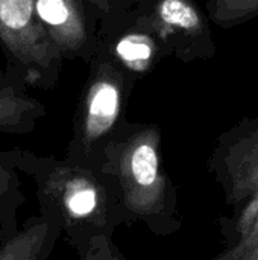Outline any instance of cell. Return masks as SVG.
Returning <instances> with one entry per match:
<instances>
[{
	"instance_id": "2e32d148",
	"label": "cell",
	"mask_w": 258,
	"mask_h": 260,
	"mask_svg": "<svg viewBox=\"0 0 258 260\" xmlns=\"http://www.w3.org/2000/svg\"><path fill=\"white\" fill-rule=\"evenodd\" d=\"M2 87H5V85H0V88H2Z\"/></svg>"
},
{
	"instance_id": "8fae6325",
	"label": "cell",
	"mask_w": 258,
	"mask_h": 260,
	"mask_svg": "<svg viewBox=\"0 0 258 260\" xmlns=\"http://www.w3.org/2000/svg\"><path fill=\"white\" fill-rule=\"evenodd\" d=\"M157 14L170 27L181 30H196L201 27V15L189 0H161Z\"/></svg>"
},
{
	"instance_id": "5b68a950",
	"label": "cell",
	"mask_w": 258,
	"mask_h": 260,
	"mask_svg": "<svg viewBox=\"0 0 258 260\" xmlns=\"http://www.w3.org/2000/svg\"><path fill=\"white\" fill-rule=\"evenodd\" d=\"M0 43L26 84L53 85L62 53L44 27L33 0H0Z\"/></svg>"
},
{
	"instance_id": "277c9868",
	"label": "cell",
	"mask_w": 258,
	"mask_h": 260,
	"mask_svg": "<svg viewBox=\"0 0 258 260\" xmlns=\"http://www.w3.org/2000/svg\"><path fill=\"white\" fill-rule=\"evenodd\" d=\"M123 102L122 78L113 66H99L79 102L64 158L100 172L103 152L123 123Z\"/></svg>"
},
{
	"instance_id": "7c38bea8",
	"label": "cell",
	"mask_w": 258,
	"mask_h": 260,
	"mask_svg": "<svg viewBox=\"0 0 258 260\" xmlns=\"http://www.w3.org/2000/svg\"><path fill=\"white\" fill-rule=\"evenodd\" d=\"M122 61L134 72H146L154 56V44L146 35H128L116 47Z\"/></svg>"
},
{
	"instance_id": "52a82bcc",
	"label": "cell",
	"mask_w": 258,
	"mask_h": 260,
	"mask_svg": "<svg viewBox=\"0 0 258 260\" xmlns=\"http://www.w3.org/2000/svg\"><path fill=\"white\" fill-rule=\"evenodd\" d=\"M62 230L50 216L33 215L20 227L18 233L0 245V260H47Z\"/></svg>"
},
{
	"instance_id": "9c48e42d",
	"label": "cell",
	"mask_w": 258,
	"mask_h": 260,
	"mask_svg": "<svg viewBox=\"0 0 258 260\" xmlns=\"http://www.w3.org/2000/svg\"><path fill=\"white\" fill-rule=\"evenodd\" d=\"M46 116V107L26 94L20 85L8 84L0 88V133L23 136L32 133L40 119Z\"/></svg>"
},
{
	"instance_id": "4fadbf2b",
	"label": "cell",
	"mask_w": 258,
	"mask_h": 260,
	"mask_svg": "<svg viewBox=\"0 0 258 260\" xmlns=\"http://www.w3.org/2000/svg\"><path fill=\"white\" fill-rule=\"evenodd\" d=\"M79 260H126L111 238H94L90 245L78 254Z\"/></svg>"
},
{
	"instance_id": "30bf717a",
	"label": "cell",
	"mask_w": 258,
	"mask_h": 260,
	"mask_svg": "<svg viewBox=\"0 0 258 260\" xmlns=\"http://www.w3.org/2000/svg\"><path fill=\"white\" fill-rule=\"evenodd\" d=\"M208 12L216 24L231 27L257 17L258 0H210Z\"/></svg>"
},
{
	"instance_id": "7a4b0ae2",
	"label": "cell",
	"mask_w": 258,
	"mask_h": 260,
	"mask_svg": "<svg viewBox=\"0 0 258 260\" xmlns=\"http://www.w3.org/2000/svg\"><path fill=\"white\" fill-rule=\"evenodd\" d=\"M20 172L35 183L38 212L50 216L62 238L81 254L94 238H111L123 225L106 178L67 158L17 148Z\"/></svg>"
},
{
	"instance_id": "6da1fadb",
	"label": "cell",
	"mask_w": 258,
	"mask_h": 260,
	"mask_svg": "<svg viewBox=\"0 0 258 260\" xmlns=\"http://www.w3.org/2000/svg\"><path fill=\"white\" fill-rule=\"evenodd\" d=\"M100 174L123 225L143 224L161 238L181 230L176 187L164 169L158 125L123 122L103 152Z\"/></svg>"
},
{
	"instance_id": "3957f363",
	"label": "cell",
	"mask_w": 258,
	"mask_h": 260,
	"mask_svg": "<svg viewBox=\"0 0 258 260\" xmlns=\"http://www.w3.org/2000/svg\"><path fill=\"white\" fill-rule=\"evenodd\" d=\"M207 169L230 212L219 219L225 244L219 257L239 260L258 242V116L240 120L217 139Z\"/></svg>"
},
{
	"instance_id": "ba28073f",
	"label": "cell",
	"mask_w": 258,
	"mask_h": 260,
	"mask_svg": "<svg viewBox=\"0 0 258 260\" xmlns=\"http://www.w3.org/2000/svg\"><path fill=\"white\" fill-rule=\"evenodd\" d=\"M17 148L0 151V245L20 230L18 212L24 203Z\"/></svg>"
},
{
	"instance_id": "9a60e30c",
	"label": "cell",
	"mask_w": 258,
	"mask_h": 260,
	"mask_svg": "<svg viewBox=\"0 0 258 260\" xmlns=\"http://www.w3.org/2000/svg\"><path fill=\"white\" fill-rule=\"evenodd\" d=\"M91 2H94L96 5H102V3H103L105 0H91Z\"/></svg>"
},
{
	"instance_id": "8992f818",
	"label": "cell",
	"mask_w": 258,
	"mask_h": 260,
	"mask_svg": "<svg viewBox=\"0 0 258 260\" xmlns=\"http://www.w3.org/2000/svg\"><path fill=\"white\" fill-rule=\"evenodd\" d=\"M36 12L62 56L79 55L88 40L79 0H33Z\"/></svg>"
},
{
	"instance_id": "5bb4252c",
	"label": "cell",
	"mask_w": 258,
	"mask_h": 260,
	"mask_svg": "<svg viewBox=\"0 0 258 260\" xmlns=\"http://www.w3.org/2000/svg\"><path fill=\"white\" fill-rule=\"evenodd\" d=\"M239 260H258V242L252 245L248 251H245Z\"/></svg>"
}]
</instances>
